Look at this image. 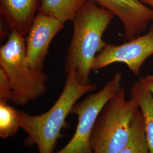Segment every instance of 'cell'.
Segmentation results:
<instances>
[{
	"label": "cell",
	"instance_id": "obj_1",
	"mask_svg": "<svg viewBox=\"0 0 153 153\" xmlns=\"http://www.w3.org/2000/svg\"><path fill=\"white\" fill-rule=\"evenodd\" d=\"M114 16L92 0L85 2L72 22L73 31L66 53L65 74L73 71L81 83H91L90 74L93 62L107 44L103 35Z\"/></svg>",
	"mask_w": 153,
	"mask_h": 153
},
{
	"label": "cell",
	"instance_id": "obj_2",
	"mask_svg": "<svg viewBox=\"0 0 153 153\" xmlns=\"http://www.w3.org/2000/svg\"><path fill=\"white\" fill-rule=\"evenodd\" d=\"M97 88L96 83H81L76 74L71 71L66 74L62 92L47 111L31 115L18 111L20 128L27 134L25 145H35L39 153H54L57 141L62 137V130L68 126L66 118L72 108L85 94L95 91Z\"/></svg>",
	"mask_w": 153,
	"mask_h": 153
},
{
	"label": "cell",
	"instance_id": "obj_3",
	"mask_svg": "<svg viewBox=\"0 0 153 153\" xmlns=\"http://www.w3.org/2000/svg\"><path fill=\"white\" fill-rule=\"evenodd\" d=\"M0 69L5 71L10 82L9 102L13 104L25 105L47 91V74L30 66L25 37L16 30H11L5 43L1 47Z\"/></svg>",
	"mask_w": 153,
	"mask_h": 153
},
{
	"label": "cell",
	"instance_id": "obj_4",
	"mask_svg": "<svg viewBox=\"0 0 153 153\" xmlns=\"http://www.w3.org/2000/svg\"><path fill=\"white\" fill-rule=\"evenodd\" d=\"M140 108L126 98L123 87L105 104L94 126L90 139L92 153H119L131 136L133 123Z\"/></svg>",
	"mask_w": 153,
	"mask_h": 153
},
{
	"label": "cell",
	"instance_id": "obj_5",
	"mask_svg": "<svg viewBox=\"0 0 153 153\" xmlns=\"http://www.w3.org/2000/svg\"><path fill=\"white\" fill-rule=\"evenodd\" d=\"M122 73L115 71L103 88L74 105L71 114L78 118L75 133L64 148L53 153H92L90 139L95 122L105 104L122 88Z\"/></svg>",
	"mask_w": 153,
	"mask_h": 153
},
{
	"label": "cell",
	"instance_id": "obj_6",
	"mask_svg": "<svg viewBox=\"0 0 153 153\" xmlns=\"http://www.w3.org/2000/svg\"><path fill=\"white\" fill-rule=\"evenodd\" d=\"M153 55V24L148 33L138 35L120 45L106 44L95 57L92 71L114 63L125 64L132 73L139 76L142 65Z\"/></svg>",
	"mask_w": 153,
	"mask_h": 153
},
{
	"label": "cell",
	"instance_id": "obj_7",
	"mask_svg": "<svg viewBox=\"0 0 153 153\" xmlns=\"http://www.w3.org/2000/svg\"><path fill=\"white\" fill-rule=\"evenodd\" d=\"M65 22L38 12L25 37L26 54L30 66L44 71V62L49 45L55 36L64 27Z\"/></svg>",
	"mask_w": 153,
	"mask_h": 153
},
{
	"label": "cell",
	"instance_id": "obj_8",
	"mask_svg": "<svg viewBox=\"0 0 153 153\" xmlns=\"http://www.w3.org/2000/svg\"><path fill=\"white\" fill-rule=\"evenodd\" d=\"M112 12L124 28L126 40L141 35L153 22V10L140 0H92Z\"/></svg>",
	"mask_w": 153,
	"mask_h": 153
},
{
	"label": "cell",
	"instance_id": "obj_9",
	"mask_svg": "<svg viewBox=\"0 0 153 153\" xmlns=\"http://www.w3.org/2000/svg\"><path fill=\"white\" fill-rule=\"evenodd\" d=\"M40 0H0L1 16L11 30L27 35L38 12Z\"/></svg>",
	"mask_w": 153,
	"mask_h": 153
},
{
	"label": "cell",
	"instance_id": "obj_10",
	"mask_svg": "<svg viewBox=\"0 0 153 153\" xmlns=\"http://www.w3.org/2000/svg\"><path fill=\"white\" fill-rule=\"evenodd\" d=\"M131 97L137 101L142 114L150 153H153V95L140 79L130 89Z\"/></svg>",
	"mask_w": 153,
	"mask_h": 153
},
{
	"label": "cell",
	"instance_id": "obj_11",
	"mask_svg": "<svg viewBox=\"0 0 153 153\" xmlns=\"http://www.w3.org/2000/svg\"><path fill=\"white\" fill-rule=\"evenodd\" d=\"M87 0H40L38 12L64 22H73Z\"/></svg>",
	"mask_w": 153,
	"mask_h": 153
},
{
	"label": "cell",
	"instance_id": "obj_12",
	"mask_svg": "<svg viewBox=\"0 0 153 153\" xmlns=\"http://www.w3.org/2000/svg\"><path fill=\"white\" fill-rule=\"evenodd\" d=\"M119 153H150L140 109L133 120L131 138L126 147Z\"/></svg>",
	"mask_w": 153,
	"mask_h": 153
},
{
	"label": "cell",
	"instance_id": "obj_13",
	"mask_svg": "<svg viewBox=\"0 0 153 153\" xmlns=\"http://www.w3.org/2000/svg\"><path fill=\"white\" fill-rule=\"evenodd\" d=\"M0 101V137L3 139L14 136L20 128L18 110Z\"/></svg>",
	"mask_w": 153,
	"mask_h": 153
},
{
	"label": "cell",
	"instance_id": "obj_14",
	"mask_svg": "<svg viewBox=\"0 0 153 153\" xmlns=\"http://www.w3.org/2000/svg\"><path fill=\"white\" fill-rule=\"evenodd\" d=\"M10 94V85L5 71L0 69V101L7 102Z\"/></svg>",
	"mask_w": 153,
	"mask_h": 153
},
{
	"label": "cell",
	"instance_id": "obj_15",
	"mask_svg": "<svg viewBox=\"0 0 153 153\" xmlns=\"http://www.w3.org/2000/svg\"><path fill=\"white\" fill-rule=\"evenodd\" d=\"M143 85L153 95V74L140 78Z\"/></svg>",
	"mask_w": 153,
	"mask_h": 153
},
{
	"label": "cell",
	"instance_id": "obj_16",
	"mask_svg": "<svg viewBox=\"0 0 153 153\" xmlns=\"http://www.w3.org/2000/svg\"><path fill=\"white\" fill-rule=\"evenodd\" d=\"M140 1L144 5L149 6L150 8L153 10V0H140Z\"/></svg>",
	"mask_w": 153,
	"mask_h": 153
}]
</instances>
